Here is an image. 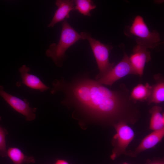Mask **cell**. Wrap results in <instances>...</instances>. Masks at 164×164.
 <instances>
[{
    "label": "cell",
    "instance_id": "cell-13",
    "mask_svg": "<svg viewBox=\"0 0 164 164\" xmlns=\"http://www.w3.org/2000/svg\"><path fill=\"white\" fill-rule=\"evenodd\" d=\"M162 108L158 106L152 107L149 110L151 114L149 128L153 131L164 128V115L162 113Z\"/></svg>",
    "mask_w": 164,
    "mask_h": 164
},
{
    "label": "cell",
    "instance_id": "cell-2",
    "mask_svg": "<svg viewBox=\"0 0 164 164\" xmlns=\"http://www.w3.org/2000/svg\"><path fill=\"white\" fill-rule=\"evenodd\" d=\"M88 33L85 32L79 33L66 19L64 20L58 43L50 44L46 51V55L51 58L56 66L62 67L66 58V51L79 40L86 39Z\"/></svg>",
    "mask_w": 164,
    "mask_h": 164
},
{
    "label": "cell",
    "instance_id": "cell-5",
    "mask_svg": "<svg viewBox=\"0 0 164 164\" xmlns=\"http://www.w3.org/2000/svg\"><path fill=\"white\" fill-rule=\"evenodd\" d=\"M129 74L137 75L129 56L124 51L121 61L104 77L96 80L102 84L111 86L116 81Z\"/></svg>",
    "mask_w": 164,
    "mask_h": 164
},
{
    "label": "cell",
    "instance_id": "cell-3",
    "mask_svg": "<svg viewBox=\"0 0 164 164\" xmlns=\"http://www.w3.org/2000/svg\"><path fill=\"white\" fill-rule=\"evenodd\" d=\"M124 32L127 36H135L137 45L148 49L155 48L162 43L158 32L150 31L143 18L139 15L135 17L131 26H126Z\"/></svg>",
    "mask_w": 164,
    "mask_h": 164
},
{
    "label": "cell",
    "instance_id": "cell-12",
    "mask_svg": "<svg viewBox=\"0 0 164 164\" xmlns=\"http://www.w3.org/2000/svg\"><path fill=\"white\" fill-rule=\"evenodd\" d=\"M152 87L148 83L145 84H138L133 88L130 94L131 99L136 101H147L151 94Z\"/></svg>",
    "mask_w": 164,
    "mask_h": 164
},
{
    "label": "cell",
    "instance_id": "cell-20",
    "mask_svg": "<svg viewBox=\"0 0 164 164\" xmlns=\"http://www.w3.org/2000/svg\"><path fill=\"white\" fill-rule=\"evenodd\" d=\"M123 164H129L126 162H125V163H123Z\"/></svg>",
    "mask_w": 164,
    "mask_h": 164
},
{
    "label": "cell",
    "instance_id": "cell-14",
    "mask_svg": "<svg viewBox=\"0 0 164 164\" xmlns=\"http://www.w3.org/2000/svg\"><path fill=\"white\" fill-rule=\"evenodd\" d=\"M7 155L13 162V164H23L35 162L33 156L25 155L19 149L11 147L7 150Z\"/></svg>",
    "mask_w": 164,
    "mask_h": 164
},
{
    "label": "cell",
    "instance_id": "cell-19",
    "mask_svg": "<svg viewBox=\"0 0 164 164\" xmlns=\"http://www.w3.org/2000/svg\"><path fill=\"white\" fill-rule=\"evenodd\" d=\"M150 164H164V163L163 162H156L152 163Z\"/></svg>",
    "mask_w": 164,
    "mask_h": 164
},
{
    "label": "cell",
    "instance_id": "cell-10",
    "mask_svg": "<svg viewBox=\"0 0 164 164\" xmlns=\"http://www.w3.org/2000/svg\"><path fill=\"white\" fill-rule=\"evenodd\" d=\"M55 4L57 7L53 16L48 27L53 28L57 23L63 21L70 17V12L75 10L74 0H57Z\"/></svg>",
    "mask_w": 164,
    "mask_h": 164
},
{
    "label": "cell",
    "instance_id": "cell-1",
    "mask_svg": "<svg viewBox=\"0 0 164 164\" xmlns=\"http://www.w3.org/2000/svg\"><path fill=\"white\" fill-rule=\"evenodd\" d=\"M53 85L51 94L62 92L63 101L78 105L99 118L119 121L126 116L130 105L129 93L124 86L111 90L86 75L70 82L55 79Z\"/></svg>",
    "mask_w": 164,
    "mask_h": 164
},
{
    "label": "cell",
    "instance_id": "cell-11",
    "mask_svg": "<svg viewBox=\"0 0 164 164\" xmlns=\"http://www.w3.org/2000/svg\"><path fill=\"white\" fill-rule=\"evenodd\" d=\"M164 136V128L153 131L143 139L132 155H136L143 151L153 148L161 141Z\"/></svg>",
    "mask_w": 164,
    "mask_h": 164
},
{
    "label": "cell",
    "instance_id": "cell-16",
    "mask_svg": "<svg viewBox=\"0 0 164 164\" xmlns=\"http://www.w3.org/2000/svg\"><path fill=\"white\" fill-rule=\"evenodd\" d=\"M74 1L75 10L84 16H90V12L94 9L96 6L91 0H76Z\"/></svg>",
    "mask_w": 164,
    "mask_h": 164
},
{
    "label": "cell",
    "instance_id": "cell-17",
    "mask_svg": "<svg viewBox=\"0 0 164 164\" xmlns=\"http://www.w3.org/2000/svg\"><path fill=\"white\" fill-rule=\"evenodd\" d=\"M1 119L0 117V121ZM7 133L6 130L0 125V155L3 157L7 156L5 137Z\"/></svg>",
    "mask_w": 164,
    "mask_h": 164
},
{
    "label": "cell",
    "instance_id": "cell-15",
    "mask_svg": "<svg viewBox=\"0 0 164 164\" xmlns=\"http://www.w3.org/2000/svg\"><path fill=\"white\" fill-rule=\"evenodd\" d=\"M157 81L156 84L152 87L151 94L147 100L148 103L159 104L164 101V82L163 80L158 78L155 77Z\"/></svg>",
    "mask_w": 164,
    "mask_h": 164
},
{
    "label": "cell",
    "instance_id": "cell-8",
    "mask_svg": "<svg viewBox=\"0 0 164 164\" xmlns=\"http://www.w3.org/2000/svg\"><path fill=\"white\" fill-rule=\"evenodd\" d=\"M129 58L137 75L141 77L143 74L146 63L151 60V54L149 49L137 44L133 48L132 53Z\"/></svg>",
    "mask_w": 164,
    "mask_h": 164
},
{
    "label": "cell",
    "instance_id": "cell-4",
    "mask_svg": "<svg viewBox=\"0 0 164 164\" xmlns=\"http://www.w3.org/2000/svg\"><path fill=\"white\" fill-rule=\"evenodd\" d=\"M86 39L90 44L99 70L95 77V80H97L105 75L114 66V63H110L109 60V53L113 47L92 38L88 33Z\"/></svg>",
    "mask_w": 164,
    "mask_h": 164
},
{
    "label": "cell",
    "instance_id": "cell-7",
    "mask_svg": "<svg viewBox=\"0 0 164 164\" xmlns=\"http://www.w3.org/2000/svg\"><path fill=\"white\" fill-rule=\"evenodd\" d=\"M1 96L15 110L24 116L28 121H32L36 118V108H31L26 99H21L5 91L0 85Z\"/></svg>",
    "mask_w": 164,
    "mask_h": 164
},
{
    "label": "cell",
    "instance_id": "cell-6",
    "mask_svg": "<svg viewBox=\"0 0 164 164\" xmlns=\"http://www.w3.org/2000/svg\"><path fill=\"white\" fill-rule=\"evenodd\" d=\"M116 134L113 140L115 147L112 158H114L116 155L125 152L129 144L134 139L135 133L133 129L126 122L120 121L114 124Z\"/></svg>",
    "mask_w": 164,
    "mask_h": 164
},
{
    "label": "cell",
    "instance_id": "cell-18",
    "mask_svg": "<svg viewBox=\"0 0 164 164\" xmlns=\"http://www.w3.org/2000/svg\"><path fill=\"white\" fill-rule=\"evenodd\" d=\"M55 164H69L66 161L63 160H58L56 162Z\"/></svg>",
    "mask_w": 164,
    "mask_h": 164
},
{
    "label": "cell",
    "instance_id": "cell-9",
    "mask_svg": "<svg viewBox=\"0 0 164 164\" xmlns=\"http://www.w3.org/2000/svg\"><path fill=\"white\" fill-rule=\"evenodd\" d=\"M30 70V68L25 65L19 68L22 80L16 83L17 86L19 87L23 84L31 89L39 90L42 92L50 88L38 77L29 73Z\"/></svg>",
    "mask_w": 164,
    "mask_h": 164
}]
</instances>
